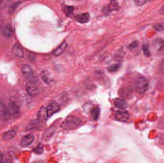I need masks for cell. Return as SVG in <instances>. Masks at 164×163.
Instances as JSON below:
<instances>
[{"label":"cell","instance_id":"1","mask_svg":"<svg viewBox=\"0 0 164 163\" xmlns=\"http://www.w3.org/2000/svg\"><path fill=\"white\" fill-rule=\"evenodd\" d=\"M83 124L82 120L75 116H68L61 125V127L64 130H72L77 129Z\"/></svg>","mask_w":164,"mask_h":163},{"label":"cell","instance_id":"2","mask_svg":"<svg viewBox=\"0 0 164 163\" xmlns=\"http://www.w3.org/2000/svg\"><path fill=\"white\" fill-rule=\"evenodd\" d=\"M22 71L23 76L29 82L36 83L38 81L39 78L37 75L30 66L27 64L23 65Z\"/></svg>","mask_w":164,"mask_h":163},{"label":"cell","instance_id":"3","mask_svg":"<svg viewBox=\"0 0 164 163\" xmlns=\"http://www.w3.org/2000/svg\"><path fill=\"white\" fill-rule=\"evenodd\" d=\"M148 85L149 83L147 79L142 76L139 77L136 81V89L140 93L143 94L146 93L148 88Z\"/></svg>","mask_w":164,"mask_h":163},{"label":"cell","instance_id":"4","mask_svg":"<svg viewBox=\"0 0 164 163\" xmlns=\"http://www.w3.org/2000/svg\"><path fill=\"white\" fill-rule=\"evenodd\" d=\"M11 114L8 107L2 102H0V119L8 120L10 118Z\"/></svg>","mask_w":164,"mask_h":163},{"label":"cell","instance_id":"5","mask_svg":"<svg viewBox=\"0 0 164 163\" xmlns=\"http://www.w3.org/2000/svg\"><path fill=\"white\" fill-rule=\"evenodd\" d=\"M130 113L126 111H118L115 113L116 119L123 123L128 122L130 120Z\"/></svg>","mask_w":164,"mask_h":163},{"label":"cell","instance_id":"6","mask_svg":"<svg viewBox=\"0 0 164 163\" xmlns=\"http://www.w3.org/2000/svg\"><path fill=\"white\" fill-rule=\"evenodd\" d=\"M48 117H50L53 114L59 111L60 110V107L57 103L55 102H51L47 105L46 107Z\"/></svg>","mask_w":164,"mask_h":163},{"label":"cell","instance_id":"7","mask_svg":"<svg viewBox=\"0 0 164 163\" xmlns=\"http://www.w3.org/2000/svg\"><path fill=\"white\" fill-rule=\"evenodd\" d=\"M41 77L43 81L48 85H51L54 81L53 75L49 71L44 70L41 72Z\"/></svg>","mask_w":164,"mask_h":163},{"label":"cell","instance_id":"8","mask_svg":"<svg viewBox=\"0 0 164 163\" xmlns=\"http://www.w3.org/2000/svg\"><path fill=\"white\" fill-rule=\"evenodd\" d=\"M26 90L27 93L31 96H36L39 93V88L36 83L28 82L26 86Z\"/></svg>","mask_w":164,"mask_h":163},{"label":"cell","instance_id":"9","mask_svg":"<svg viewBox=\"0 0 164 163\" xmlns=\"http://www.w3.org/2000/svg\"><path fill=\"white\" fill-rule=\"evenodd\" d=\"M35 137L33 134H28L25 135L21 139L20 144L23 147H27L29 146L34 141Z\"/></svg>","mask_w":164,"mask_h":163},{"label":"cell","instance_id":"10","mask_svg":"<svg viewBox=\"0 0 164 163\" xmlns=\"http://www.w3.org/2000/svg\"><path fill=\"white\" fill-rule=\"evenodd\" d=\"M12 52L17 57L23 58L24 56V51L20 44L16 43L12 47Z\"/></svg>","mask_w":164,"mask_h":163},{"label":"cell","instance_id":"11","mask_svg":"<svg viewBox=\"0 0 164 163\" xmlns=\"http://www.w3.org/2000/svg\"><path fill=\"white\" fill-rule=\"evenodd\" d=\"M48 115L46 108L41 107L39 111L37 112V119L40 123L44 122L48 118Z\"/></svg>","mask_w":164,"mask_h":163},{"label":"cell","instance_id":"12","mask_svg":"<svg viewBox=\"0 0 164 163\" xmlns=\"http://www.w3.org/2000/svg\"><path fill=\"white\" fill-rule=\"evenodd\" d=\"M9 110L11 114L13 116H17L19 112L18 105L15 101H12L9 103Z\"/></svg>","mask_w":164,"mask_h":163},{"label":"cell","instance_id":"13","mask_svg":"<svg viewBox=\"0 0 164 163\" xmlns=\"http://www.w3.org/2000/svg\"><path fill=\"white\" fill-rule=\"evenodd\" d=\"M68 44L66 42H62L56 49L53 51V54L56 57L60 56L62 53L65 52L66 48H67Z\"/></svg>","mask_w":164,"mask_h":163},{"label":"cell","instance_id":"14","mask_svg":"<svg viewBox=\"0 0 164 163\" xmlns=\"http://www.w3.org/2000/svg\"><path fill=\"white\" fill-rule=\"evenodd\" d=\"M14 33L12 25L10 24H8L4 25L2 30V34L6 38L12 37Z\"/></svg>","mask_w":164,"mask_h":163},{"label":"cell","instance_id":"15","mask_svg":"<svg viewBox=\"0 0 164 163\" xmlns=\"http://www.w3.org/2000/svg\"><path fill=\"white\" fill-rule=\"evenodd\" d=\"M90 19V16L89 13H84L81 15H78L76 17V20L77 22L81 24H84L89 22Z\"/></svg>","mask_w":164,"mask_h":163},{"label":"cell","instance_id":"16","mask_svg":"<svg viewBox=\"0 0 164 163\" xmlns=\"http://www.w3.org/2000/svg\"><path fill=\"white\" fill-rule=\"evenodd\" d=\"M17 133V128H12L3 134V138L5 140H11L16 136Z\"/></svg>","mask_w":164,"mask_h":163},{"label":"cell","instance_id":"17","mask_svg":"<svg viewBox=\"0 0 164 163\" xmlns=\"http://www.w3.org/2000/svg\"><path fill=\"white\" fill-rule=\"evenodd\" d=\"M114 104L116 108L121 110L125 109L128 106L127 102L124 100L120 99V98H117L116 99Z\"/></svg>","mask_w":164,"mask_h":163},{"label":"cell","instance_id":"18","mask_svg":"<svg viewBox=\"0 0 164 163\" xmlns=\"http://www.w3.org/2000/svg\"><path fill=\"white\" fill-rule=\"evenodd\" d=\"M100 114V110L99 107H96L93 108L91 111V114L93 119L94 120H97L99 119Z\"/></svg>","mask_w":164,"mask_h":163},{"label":"cell","instance_id":"19","mask_svg":"<svg viewBox=\"0 0 164 163\" xmlns=\"http://www.w3.org/2000/svg\"><path fill=\"white\" fill-rule=\"evenodd\" d=\"M119 9L118 3L116 1H111L108 5V10L109 11H118Z\"/></svg>","mask_w":164,"mask_h":163},{"label":"cell","instance_id":"20","mask_svg":"<svg viewBox=\"0 0 164 163\" xmlns=\"http://www.w3.org/2000/svg\"><path fill=\"white\" fill-rule=\"evenodd\" d=\"M21 2H15L11 4L8 10V13L10 14H12L15 12V11L17 9L18 7L21 4Z\"/></svg>","mask_w":164,"mask_h":163},{"label":"cell","instance_id":"21","mask_svg":"<svg viewBox=\"0 0 164 163\" xmlns=\"http://www.w3.org/2000/svg\"><path fill=\"white\" fill-rule=\"evenodd\" d=\"M74 10V7L72 6H66L64 8V12L66 16H69L73 14Z\"/></svg>","mask_w":164,"mask_h":163},{"label":"cell","instance_id":"22","mask_svg":"<svg viewBox=\"0 0 164 163\" xmlns=\"http://www.w3.org/2000/svg\"><path fill=\"white\" fill-rule=\"evenodd\" d=\"M44 151V147L41 143L40 144L34 149V152L37 154H41Z\"/></svg>","mask_w":164,"mask_h":163},{"label":"cell","instance_id":"23","mask_svg":"<svg viewBox=\"0 0 164 163\" xmlns=\"http://www.w3.org/2000/svg\"><path fill=\"white\" fill-rule=\"evenodd\" d=\"M120 68V64H116L115 65L111 66L109 68L108 70L110 72H114Z\"/></svg>","mask_w":164,"mask_h":163},{"label":"cell","instance_id":"24","mask_svg":"<svg viewBox=\"0 0 164 163\" xmlns=\"http://www.w3.org/2000/svg\"><path fill=\"white\" fill-rule=\"evenodd\" d=\"M38 123H40L38 120H37V122H36V121H32V122H31V123L28 125L27 128H28L29 130H32V129H35L34 128H35L36 127V125L38 124Z\"/></svg>","mask_w":164,"mask_h":163},{"label":"cell","instance_id":"25","mask_svg":"<svg viewBox=\"0 0 164 163\" xmlns=\"http://www.w3.org/2000/svg\"><path fill=\"white\" fill-rule=\"evenodd\" d=\"M159 70L160 73H164V58L159 65Z\"/></svg>","mask_w":164,"mask_h":163},{"label":"cell","instance_id":"26","mask_svg":"<svg viewBox=\"0 0 164 163\" xmlns=\"http://www.w3.org/2000/svg\"><path fill=\"white\" fill-rule=\"evenodd\" d=\"M143 51L146 55H147V56H149L150 52L149 51L148 48H147V46H143Z\"/></svg>","mask_w":164,"mask_h":163},{"label":"cell","instance_id":"27","mask_svg":"<svg viewBox=\"0 0 164 163\" xmlns=\"http://www.w3.org/2000/svg\"><path fill=\"white\" fill-rule=\"evenodd\" d=\"M135 3L138 5H142L146 3V1H135Z\"/></svg>","mask_w":164,"mask_h":163},{"label":"cell","instance_id":"28","mask_svg":"<svg viewBox=\"0 0 164 163\" xmlns=\"http://www.w3.org/2000/svg\"><path fill=\"white\" fill-rule=\"evenodd\" d=\"M137 46V43L135 42H134L132 43V44L130 45V48H136Z\"/></svg>","mask_w":164,"mask_h":163},{"label":"cell","instance_id":"29","mask_svg":"<svg viewBox=\"0 0 164 163\" xmlns=\"http://www.w3.org/2000/svg\"><path fill=\"white\" fill-rule=\"evenodd\" d=\"M160 13H161V14L164 13V5H163V7H162V8H161V9H160Z\"/></svg>","mask_w":164,"mask_h":163},{"label":"cell","instance_id":"30","mask_svg":"<svg viewBox=\"0 0 164 163\" xmlns=\"http://www.w3.org/2000/svg\"><path fill=\"white\" fill-rule=\"evenodd\" d=\"M2 158H3V156H2V154H1V153H0V163H2Z\"/></svg>","mask_w":164,"mask_h":163},{"label":"cell","instance_id":"31","mask_svg":"<svg viewBox=\"0 0 164 163\" xmlns=\"http://www.w3.org/2000/svg\"><path fill=\"white\" fill-rule=\"evenodd\" d=\"M2 163H11V162L9 160H6L4 162H2Z\"/></svg>","mask_w":164,"mask_h":163}]
</instances>
